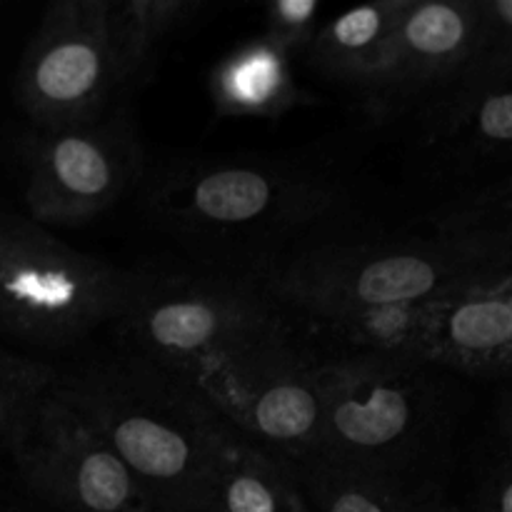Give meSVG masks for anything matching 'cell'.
I'll return each instance as SVG.
<instances>
[{
  "instance_id": "6da1fadb",
  "label": "cell",
  "mask_w": 512,
  "mask_h": 512,
  "mask_svg": "<svg viewBox=\"0 0 512 512\" xmlns=\"http://www.w3.org/2000/svg\"><path fill=\"white\" fill-rule=\"evenodd\" d=\"M53 393L113 448L150 508H208L230 430L173 373L120 348L58 370Z\"/></svg>"
},
{
  "instance_id": "7a4b0ae2",
  "label": "cell",
  "mask_w": 512,
  "mask_h": 512,
  "mask_svg": "<svg viewBox=\"0 0 512 512\" xmlns=\"http://www.w3.org/2000/svg\"><path fill=\"white\" fill-rule=\"evenodd\" d=\"M320 438L313 458L393 478H443L468 395L455 375L413 358H318Z\"/></svg>"
},
{
  "instance_id": "3957f363",
  "label": "cell",
  "mask_w": 512,
  "mask_h": 512,
  "mask_svg": "<svg viewBox=\"0 0 512 512\" xmlns=\"http://www.w3.org/2000/svg\"><path fill=\"white\" fill-rule=\"evenodd\" d=\"M495 260H512V248L430 228L428 235L408 238L313 245L285 260H263L245 275L290 320H315L380 305L425 303L463 273Z\"/></svg>"
},
{
  "instance_id": "277c9868",
  "label": "cell",
  "mask_w": 512,
  "mask_h": 512,
  "mask_svg": "<svg viewBox=\"0 0 512 512\" xmlns=\"http://www.w3.org/2000/svg\"><path fill=\"white\" fill-rule=\"evenodd\" d=\"M350 205L333 178L273 160L168 163L145 185L150 218L188 245H265Z\"/></svg>"
},
{
  "instance_id": "5b68a950",
  "label": "cell",
  "mask_w": 512,
  "mask_h": 512,
  "mask_svg": "<svg viewBox=\"0 0 512 512\" xmlns=\"http://www.w3.org/2000/svg\"><path fill=\"white\" fill-rule=\"evenodd\" d=\"M245 443L298 465L320 438L318 355L295 325L173 373Z\"/></svg>"
},
{
  "instance_id": "8992f818",
  "label": "cell",
  "mask_w": 512,
  "mask_h": 512,
  "mask_svg": "<svg viewBox=\"0 0 512 512\" xmlns=\"http://www.w3.org/2000/svg\"><path fill=\"white\" fill-rule=\"evenodd\" d=\"M130 273L70 248L30 215L0 210V330L33 348H65L118 320Z\"/></svg>"
},
{
  "instance_id": "52a82bcc",
  "label": "cell",
  "mask_w": 512,
  "mask_h": 512,
  "mask_svg": "<svg viewBox=\"0 0 512 512\" xmlns=\"http://www.w3.org/2000/svg\"><path fill=\"white\" fill-rule=\"evenodd\" d=\"M115 323L123 350L180 373L293 320L245 273H130Z\"/></svg>"
},
{
  "instance_id": "ba28073f",
  "label": "cell",
  "mask_w": 512,
  "mask_h": 512,
  "mask_svg": "<svg viewBox=\"0 0 512 512\" xmlns=\"http://www.w3.org/2000/svg\"><path fill=\"white\" fill-rule=\"evenodd\" d=\"M25 205L35 223L83 225L113 208L145 175V158L125 105L83 123L35 130L20 148Z\"/></svg>"
},
{
  "instance_id": "9c48e42d",
  "label": "cell",
  "mask_w": 512,
  "mask_h": 512,
  "mask_svg": "<svg viewBox=\"0 0 512 512\" xmlns=\"http://www.w3.org/2000/svg\"><path fill=\"white\" fill-rule=\"evenodd\" d=\"M108 3L58 0L30 35L13 88L35 130L83 123L113 108L118 75Z\"/></svg>"
},
{
  "instance_id": "30bf717a",
  "label": "cell",
  "mask_w": 512,
  "mask_h": 512,
  "mask_svg": "<svg viewBox=\"0 0 512 512\" xmlns=\"http://www.w3.org/2000/svg\"><path fill=\"white\" fill-rule=\"evenodd\" d=\"M20 485L48 512H148L150 503L108 443L48 390L10 450Z\"/></svg>"
},
{
  "instance_id": "8fae6325",
  "label": "cell",
  "mask_w": 512,
  "mask_h": 512,
  "mask_svg": "<svg viewBox=\"0 0 512 512\" xmlns=\"http://www.w3.org/2000/svg\"><path fill=\"white\" fill-rule=\"evenodd\" d=\"M483 53L495 50L485 43L480 0H413L383 70L358 93L360 105L370 123L420 113Z\"/></svg>"
},
{
  "instance_id": "7c38bea8",
  "label": "cell",
  "mask_w": 512,
  "mask_h": 512,
  "mask_svg": "<svg viewBox=\"0 0 512 512\" xmlns=\"http://www.w3.org/2000/svg\"><path fill=\"white\" fill-rule=\"evenodd\" d=\"M423 360L460 380H508L512 260L478 265L428 300Z\"/></svg>"
},
{
  "instance_id": "4fadbf2b",
  "label": "cell",
  "mask_w": 512,
  "mask_h": 512,
  "mask_svg": "<svg viewBox=\"0 0 512 512\" xmlns=\"http://www.w3.org/2000/svg\"><path fill=\"white\" fill-rule=\"evenodd\" d=\"M418 115L425 148L450 163H505L512 145V55L483 53Z\"/></svg>"
},
{
  "instance_id": "5bb4252c",
  "label": "cell",
  "mask_w": 512,
  "mask_h": 512,
  "mask_svg": "<svg viewBox=\"0 0 512 512\" xmlns=\"http://www.w3.org/2000/svg\"><path fill=\"white\" fill-rule=\"evenodd\" d=\"M215 118L275 120L298 105L313 103L293 73V55L268 35L240 43L210 73Z\"/></svg>"
},
{
  "instance_id": "9a60e30c",
  "label": "cell",
  "mask_w": 512,
  "mask_h": 512,
  "mask_svg": "<svg viewBox=\"0 0 512 512\" xmlns=\"http://www.w3.org/2000/svg\"><path fill=\"white\" fill-rule=\"evenodd\" d=\"M295 473L310 512H460L445 478L358 473L310 458Z\"/></svg>"
},
{
  "instance_id": "2e32d148",
  "label": "cell",
  "mask_w": 512,
  "mask_h": 512,
  "mask_svg": "<svg viewBox=\"0 0 512 512\" xmlns=\"http://www.w3.org/2000/svg\"><path fill=\"white\" fill-rule=\"evenodd\" d=\"M410 3L413 0H378L325 20L303 50L308 63L333 83L363 93L383 70Z\"/></svg>"
},
{
  "instance_id": "e0dca14e",
  "label": "cell",
  "mask_w": 512,
  "mask_h": 512,
  "mask_svg": "<svg viewBox=\"0 0 512 512\" xmlns=\"http://www.w3.org/2000/svg\"><path fill=\"white\" fill-rule=\"evenodd\" d=\"M205 512H310L295 465L230 433Z\"/></svg>"
},
{
  "instance_id": "ac0fdd59",
  "label": "cell",
  "mask_w": 512,
  "mask_h": 512,
  "mask_svg": "<svg viewBox=\"0 0 512 512\" xmlns=\"http://www.w3.org/2000/svg\"><path fill=\"white\" fill-rule=\"evenodd\" d=\"M208 10L205 0H110L108 25L118 90L145 83L165 43Z\"/></svg>"
},
{
  "instance_id": "d6986e66",
  "label": "cell",
  "mask_w": 512,
  "mask_h": 512,
  "mask_svg": "<svg viewBox=\"0 0 512 512\" xmlns=\"http://www.w3.org/2000/svg\"><path fill=\"white\" fill-rule=\"evenodd\" d=\"M58 368L0 348V453H10L30 413L48 395Z\"/></svg>"
},
{
  "instance_id": "ffe728a7",
  "label": "cell",
  "mask_w": 512,
  "mask_h": 512,
  "mask_svg": "<svg viewBox=\"0 0 512 512\" xmlns=\"http://www.w3.org/2000/svg\"><path fill=\"white\" fill-rule=\"evenodd\" d=\"M320 10L323 5L318 0H275L263 8L265 28L263 35L288 50L290 55L308 48L315 30L320 28Z\"/></svg>"
},
{
  "instance_id": "44dd1931",
  "label": "cell",
  "mask_w": 512,
  "mask_h": 512,
  "mask_svg": "<svg viewBox=\"0 0 512 512\" xmlns=\"http://www.w3.org/2000/svg\"><path fill=\"white\" fill-rule=\"evenodd\" d=\"M460 512H512V458L508 443L488 455L475 473Z\"/></svg>"
},
{
  "instance_id": "7402d4cb",
  "label": "cell",
  "mask_w": 512,
  "mask_h": 512,
  "mask_svg": "<svg viewBox=\"0 0 512 512\" xmlns=\"http://www.w3.org/2000/svg\"><path fill=\"white\" fill-rule=\"evenodd\" d=\"M0 512H48L45 508H40L35 500H30L25 495V500H13L8 495H0Z\"/></svg>"
},
{
  "instance_id": "603a6c76",
  "label": "cell",
  "mask_w": 512,
  "mask_h": 512,
  "mask_svg": "<svg viewBox=\"0 0 512 512\" xmlns=\"http://www.w3.org/2000/svg\"><path fill=\"white\" fill-rule=\"evenodd\" d=\"M148 512H205V510H153L150 508Z\"/></svg>"
}]
</instances>
